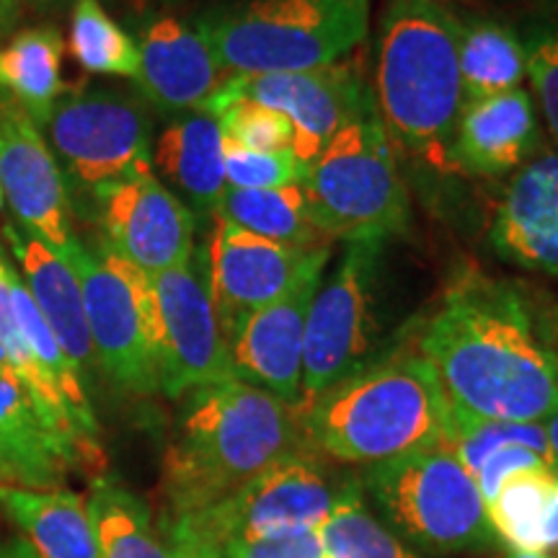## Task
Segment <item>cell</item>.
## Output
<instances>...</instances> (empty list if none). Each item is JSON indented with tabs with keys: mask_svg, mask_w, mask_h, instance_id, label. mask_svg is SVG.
Wrapping results in <instances>:
<instances>
[{
	"mask_svg": "<svg viewBox=\"0 0 558 558\" xmlns=\"http://www.w3.org/2000/svg\"><path fill=\"white\" fill-rule=\"evenodd\" d=\"M73 469H78L73 452L47 427L0 344V486H65Z\"/></svg>",
	"mask_w": 558,
	"mask_h": 558,
	"instance_id": "44dd1931",
	"label": "cell"
},
{
	"mask_svg": "<svg viewBox=\"0 0 558 558\" xmlns=\"http://www.w3.org/2000/svg\"><path fill=\"white\" fill-rule=\"evenodd\" d=\"M179 401L160 473L166 520L218 505L282 458L308 450L295 409L251 383H209Z\"/></svg>",
	"mask_w": 558,
	"mask_h": 558,
	"instance_id": "7a4b0ae2",
	"label": "cell"
},
{
	"mask_svg": "<svg viewBox=\"0 0 558 558\" xmlns=\"http://www.w3.org/2000/svg\"><path fill=\"white\" fill-rule=\"evenodd\" d=\"M0 512L34 558H101L88 501L68 486H0Z\"/></svg>",
	"mask_w": 558,
	"mask_h": 558,
	"instance_id": "603a6c76",
	"label": "cell"
},
{
	"mask_svg": "<svg viewBox=\"0 0 558 558\" xmlns=\"http://www.w3.org/2000/svg\"><path fill=\"white\" fill-rule=\"evenodd\" d=\"M26 3L37 5V9H52V5H60V3H65V0H26Z\"/></svg>",
	"mask_w": 558,
	"mask_h": 558,
	"instance_id": "ab89813d",
	"label": "cell"
},
{
	"mask_svg": "<svg viewBox=\"0 0 558 558\" xmlns=\"http://www.w3.org/2000/svg\"><path fill=\"white\" fill-rule=\"evenodd\" d=\"M450 403L418 354L360 367L298 414L305 448L341 463H386L445 445Z\"/></svg>",
	"mask_w": 558,
	"mask_h": 558,
	"instance_id": "277c9868",
	"label": "cell"
},
{
	"mask_svg": "<svg viewBox=\"0 0 558 558\" xmlns=\"http://www.w3.org/2000/svg\"><path fill=\"white\" fill-rule=\"evenodd\" d=\"M158 393L179 401L194 388L235 378L207 282L205 246L179 267L150 275Z\"/></svg>",
	"mask_w": 558,
	"mask_h": 558,
	"instance_id": "30bf717a",
	"label": "cell"
},
{
	"mask_svg": "<svg viewBox=\"0 0 558 558\" xmlns=\"http://www.w3.org/2000/svg\"><path fill=\"white\" fill-rule=\"evenodd\" d=\"M45 128L70 177L90 190L153 171L148 114L143 104L120 90L78 88L62 94Z\"/></svg>",
	"mask_w": 558,
	"mask_h": 558,
	"instance_id": "7c38bea8",
	"label": "cell"
},
{
	"mask_svg": "<svg viewBox=\"0 0 558 558\" xmlns=\"http://www.w3.org/2000/svg\"><path fill=\"white\" fill-rule=\"evenodd\" d=\"M233 99L262 104V107L288 117L295 130L292 150L305 163H311L344 124L362 120L367 114H378V104L369 94L367 83L347 62L305 70V73L226 78L199 111Z\"/></svg>",
	"mask_w": 558,
	"mask_h": 558,
	"instance_id": "4fadbf2b",
	"label": "cell"
},
{
	"mask_svg": "<svg viewBox=\"0 0 558 558\" xmlns=\"http://www.w3.org/2000/svg\"><path fill=\"white\" fill-rule=\"evenodd\" d=\"M68 47L73 60L90 75L137 78V41L104 11L99 0H73Z\"/></svg>",
	"mask_w": 558,
	"mask_h": 558,
	"instance_id": "4dcf8cb0",
	"label": "cell"
},
{
	"mask_svg": "<svg viewBox=\"0 0 558 558\" xmlns=\"http://www.w3.org/2000/svg\"><path fill=\"white\" fill-rule=\"evenodd\" d=\"M318 538L329 558H418L369 512L354 481L337 488Z\"/></svg>",
	"mask_w": 558,
	"mask_h": 558,
	"instance_id": "f546056e",
	"label": "cell"
},
{
	"mask_svg": "<svg viewBox=\"0 0 558 558\" xmlns=\"http://www.w3.org/2000/svg\"><path fill=\"white\" fill-rule=\"evenodd\" d=\"M329 259L331 251L320 254L298 279L295 288L264 308L248 313L228 337L230 367L235 378L267 390L292 409L298 407L303 383L305 324Z\"/></svg>",
	"mask_w": 558,
	"mask_h": 558,
	"instance_id": "2e32d148",
	"label": "cell"
},
{
	"mask_svg": "<svg viewBox=\"0 0 558 558\" xmlns=\"http://www.w3.org/2000/svg\"><path fill=\"white\" fill-rule=\"evenodd\" d=\"M499 558H550V556H535V554H514V550H509L507 556H499Z\"/></svg>",
	"mask_w": 558,
	"mask_h": 558,
	"instance_id": "60d3db41",
	"label": "cell"
},
{
	"mask_svg": "<svg viewBox=\"0 0 558 558\" xmlns=\"http://www.w3.org/2000/svg\"><path fill=\"white\" fill-rule=\"evenodd\" d=\"M226 153V179L230 190H284L303 186L308 163L295 156V150H246L222 140Z\"/></svg>",
	"mask_w": 558,
	"mask_h": 558,
	"instance_id": "d6a6232c",
	"label": "cell"
},
{
	"mask_svg": "<svg viewBox=\"0 0 558 558\" xmlns=\"http://www.w3.org/2000/svg\"><path fill=\"white\" fill-rule=\"evenodd\" d=\"M26 0H0V45L16 29L21 13H24Z\"/></svg>",
	"mask_w": 558,
	"mask_h": 558,
	"instance_id": "d590c367",
	"label": "cell"
},
{
	"mask_svg": "<svg viewBox=\"0 0 558 558\" xmlns=\"http://www.w3.org/2000/svg\"><path fill=\"white\" fill-rule=\"evenodd\" d=\"M383 241H352L339 267L320 279L305 324L303 383L295 414L308 409L320 393L357 373L373 329V284Z\"/></svg>",
	"mask_w": 558,
	"mask_h": 558,
	"instance_id": "8fae6325",
	"label": "cell"
},
{
	"mask_svg": "<svg viewBox=\"0 0 558 558\" xmlns=\"http://www.w3.org/2000/svg\"><path fill=\"white\" fill-rule=\"evenodd\" d=\"M0 190L19 226L52 251L68 248L73 213L58 158L37 122L9 96L0 94Z\"/></svg>",
	"mask_w": 558,
	"mask_h": 558,
	"instance_id": "e0dca14e",
	"label": "cell"
},
{
	"mask_svg": "<svg viewBox=\"0 0 558 558\" xmlns=\"http://www.w3.org/2000/svg\"><path fill=\"white\" fill-rule=\"evenodd\" d=\"M153 163L197 213L218 215L228 192L222 132L205 111L179 117L160 132Z\"/></svg>",
	"mask_w": 558,
	"mask_h": 558,
	"instance_id": "cb8c5ba5",
	"label": "cell"
},
{
	"mask_svg": "<svg viewBox=\"0 0 558 558\" xmlns=\"http://www.w3.org/2000/svg\"><path fill=\"white\" fill-rule=\"evenodd\" d=\"M373 0H235L194 24L220 73H305L337 65L365 41Z\"/></svg>",
	"mask_w": 558,
	"mask_h": 558,
	"instance_id": "5b68a950",
	"label": "cell"
},
{
	"mask_svg": "<svg viewBox=\"0 0 558 558\" xmlns=\"http://www.w3.org/2000/svg\"><path fill=\"white\" fill-rule=\"evenodd\" d=\"M62 52L60 32L50 24L26 26L0 45V94L16 101L37 128H45L65 90Z\"/></svg>",
	"mask_w": 558,
	"mask_h": 558,
	"instance_id": "484cf974",
	"label": "cell"
},
{
	"mask_svg": "<svg viewBox=\"0 0 558 558\" xmlns=\"http://www.w3.org/2000/svg\"><path fill=\"white\" fill-rule=\"evenodd\" d=\"M205 114L215 117L220 124L222 140L230 145H239V148L275 153L292 150V145H295V130H292L288 117L262 107V104L233 99L207 107Z\"/></svg>",
	"mask_w": 558,
	"mask_h": 558,
	"instance_id": "1f68e13d",
	"label": "cell"
},
{
	"mask_svg": "<svg viewBox=\"0 0 558 558\" xmlns=\"http://www.w3.org/2000/svg\"><path fill=\"white\" fill-rule=\"evenodd\" d=\"M546 339H548V344L554 347V352L558 354V311L554 313V318H550V324L546 329Z\"/></svg>",
	"mask_w": 558,
	"mask_h": 558,
	"instance_id": "f35d334b",
	"label": "cell"
},
{
	"mask_svg": "<svg viewBox=\"0 0 558 558\" xmlns=\"http://www.w3.org/2000/svg\"><path fill=\"white\" fill-rule=\"evenodd\" d=\"M153 3H179V0H153Z\"/></svg>",
	"mask_w": 558,
	"mask_h": 558,
	"instance_id": "b9f144b4",
	"label": "cell"
},
{
	"mask_svg": "<svg viewBox=\"0 0 558 558\" xmlns=\"http://www.w3.org/2000/svg\"><path fill=\"white\" fill-rule=\"evenodd\" d=\"M422 357L463 414L543 422L558 403V354L518 292L492 279L450 288L422 333Z\"/></svg>",
	"mask_w": 558,
	"mask_h": 558,
	"instance_id": "6da1fadb",
	"label": "cell"
},
{
	"mask_svg": "<svg viewBox=\"0 0 558 558\" xmlns=\"http://www.w3.org/2000/svg\"><path fill=\"white\" fill-rule=\"evenodd\" d=\"M101 243L145 275L173 269L194 254V213L153 171L107 181L94 190Z\"/></svg>",
	"mask_w": 558,
	"mask_h": 558,
	"instance_id": "5bb4252c",
	"label": "cell"
},
{
	"mask_svg": "<svg viewBox=\"0 0 558 558\" xmlns=\"http://www.w3.org/2000/svg\"><path fill=\"white\" fill-rule=\"evenodd\" d=\"M494 535L514 554L558 550V469H527L501 481L486 505Z\"/></svg>",
	"mask_w": 558,
	"mask_h": 558,
	"instance_id": "d4e9b609",
	"label": "cell"
},
{
	"mask_svg": "<svg viewBox=\"0 0 558 558\" xmlns=\"http://www.w3.org/2000/svg\"><path fill=\"white\" fill-rule=\"evenodd\" d=\"M535 101L525 88L465 101L452 137V169L476 177H505L527 163L538 148Z\"/></svg>",
	"mask_w": 558,
	"mask_h": 558,
	"instance_id": "ffe728a7",
	"label": "cell"
},
{
	"mask_svg": "<svg viewBox=\"0 0 558 558\" xmlns=\"http://www.w3.org/2000/svg\"><path fill=\"white\" fill-rule=\"evenodd\" d=\"M5 246L11 248L13 259L24 271V284L37 303L47 326H50L54 339L65 357L70 360L81 380L86 383L96 369V354L90 344L86 308H83V292L75 271L68 267L58 251H52L45 241L34 239L24 228L5 222L3 226Z\"/></svg>",
	"mask_w": 558,
	"mask_h": 558,
	"instance_id": "7402d4cb",
	"label": "cell"
},
{
	"mask_svg": "<svg viewBox=\"0 0 558 558\" xmlns=\"http://www.w3.org/2000/svg\"><path fill=\"white\" fill-rule=\"evenodd\" d=\"M527 78L546 120L550 135L558 140V26H550L527 45Z\"/></svg>",
	"mask_w": 558,
	"mask_h": 558,
	"instance_id": "836d02e7",
	"label": "cell"
},
{
	"mask_svg": "<svg viewBox=\"0 0 558 558\" xmlns=\"http://www.w3.org/2000/svg\"><path fill=\"white\" fill-rule=\"evenodd\" d=\"M303 192L313 226L329 241H386L411 222L407 184L378 114L344 124L324 145Z\"/></svg>",
	"mask_w": 558,
	"mask_h": 558,
	"instance_id": "8992f818",
	"label": "cell"
},
{
	"mask_svg": "<svg viewBox=\"0 0 558 558\" xmlns=\"http://www.w3.org/2000/svg\"><path fill=\"white\" fill-rule=\"evenodd\" d=\"M60 256L81 282L96 367L122 393H158L150 275L107 243L88 248L73 239Z\"/></svg>",
	"mask_w": 558,
	"mask_h": 558,
	"instance_id": "9c48e42d",
	"label": "cell"
},
{
	"mask_svg": "<svg viewBox=\"0 0 558 558\" xmlns=\"http://www.w3.org/2000/svg\"><path fill=\"white\" fill-rule=\"evenodd\" d=\"M171 554H173V558H186L184 554H177V550H171Z\"/></svg>",
	"mask_w": 558,
	"mask_h": 558,
	"instance_id": "7bdbcfd3",
	"label": "cell"
},
{
	"mask_svg": "<svg viewBox=\"0 0 558 558\" xmlns=\"http://www.w3.org/2000/svg\"><path fill=\"white\" fill-rule=\"evenodd\" d=\"M543 429H546L550 452H554V458L558 460V403L554 407V411L543 418Z\"/></svg>",
	"mask_w": 558,
	"mask_h": 558,
	"instance_id": "74e56055",
	"label": "cell"
},
{
	"mask_svg": "<svg viewBox=\"0 0 558 558\" xmlns=\"http://www.w3.org/2000/svg\"><path fill=\"white\" fill-rule=\"evenodd\" d=\"M207 558H329V556H326L324 546H320L318 533H305V535H295V538L235 543V546L220 548L218 554Z\"/></svg>",
	"mask_w": 558,
	"mask_h": 558,
	"instance_id": "e575fe53",
	"label": "cell"
},
{
	"mask_svg": "<svg viewBox=\"0 0 558 558\" xmlns=\"http://www.w3.org/2000/svg\"><path fill=\"white\" fill-rule=\"evenodd\" d=\"M88 514L101 558H173L169 543L153 527L145 501L111 476L94 478Z\"/></svg>",
	"mask_w": 558,
	"mask_h": 558,
	"instance_id": "83f0119b",
	"label": "cell"
},
{
	"mask_svg": "<svg viewBox=\"0 0 558 558\" xmlns=\"http://www.w3.org/2000/svg\"><path fill=\"white\" fill-rule=\"evenodd\" d=\"M3 202H5V199H3V190H0V207H3Z\"/></svg>",
	"mask_w": 558,
	"mask_h": 558,
	"instance_id": "ee69618b",
	"label": "cell"
},
{
	"mask_svg": "<svg viewBox=\"0 0 558 558\" xmlns=\"http://www.w3.org/2000/svg\"><path fill=\"white\" fill-rule=\"evenodd\" d=\"M365 486L390 527L416 546L469 550L494 543L476 478L445 445L369 465Z\"/></svg>",
	"mask_w": 558,
	"mask_h": 558,
	"instance_id": "ba28073f",
	"label": "cell"
},
{
	"mask_svg": "<svg viewBox=\"0 0 558 558\" xmlns=\"http://www.w3.org/2000/svg\"><path fill=\"white\" fill-rule=\"evenodd\" d=\"M463 19L445 0H386L378 21L375 104L390 140L452 169V137L463 111Z\"/></svg>",
	"mask_w": 558,
	"mask_h": 558,
	"instance_id": "3957f363",
	"label": "cell"
},
{
	"mask_svg": "<svg viewBox=\"0 0 558 558\" xmlns=\"http://www.w3.org/2000/svg\"><path fill=\"white\" fill-rule=\"evenodd\" d=\"M137 83L145 99L163 111H199L220 86V68L197 24L156 16L137 41Z\"/></svg>",
	"mask_w": 558,
	"mask_h": 558,
	"instance_id": "d6986e66",
	"label": "cell"
},
{
	"mask_svg": "<svg viewBox=\"0 0 558 558\" xmlns=\"http://www.w3.org/2000/svg\"><path fill=\"white\" fill-rule=\"evenodd\" d=\"M0 558H34V554L29 550V546H26V543L16 535V538L0 541Z\"/></svg>",
	"mask_w": 558,
	"mask_h": 558,
	"instance_id": "8d00e7d4",
	"label": "cell"
},
{
	"mask_svg": "<svg viewBox=\"0 0 558 558\" xmlns=\"http://www.w3.org/2000/svg\"><path fill=\"white\" fill-rule=\"evenodd\" d=\"M218 215L248 233L284 246L305 251L331 246L329 239L313 226L303 186H284V190H230L228 186Z\"/></svg>",
	"mask_w": 558,
	"mask_h": 558,
	"instance_id": "f1b7e54d",
	"label": "cell"
},
{
	"mask_svg": "<svg viewBox=\"0 0 558 558\" xmlns=\"http://www.w3.org/2000/svg\"><path fill=\"white\" fill-rule=\"evenodd\" d=\"M337 497L308 450L282 458L218 505L166 520V543L177 554L207 558L235 543L318 533Z\"/></svg>",
	"mask_w": 558,
	"mask_h": 558,
	"instance_id": "52a82bcc",
	"label": "cell"
},
{
	"mask_svg": "<svg viewBox=\"0 0 558 558\" xmlns=\"http://www.w3.org/2000/svg\"><path fill=\"white\" fill-rule=\"evenodd\" d=\"M525 78L527 45L518 34L499 21H463V29H460V81H463L465 101L488 99V96L522 88Z\"/></svg>",
	"mask_w": 558,
	"mask_h": 558,
	"instance_id": "4316f807",
	"label": "cell"
},
{
	"mask_svg": "<svg viewBox=\"0 0 558 558\" xmlns=\"http://www.w3.org/2000/svg\"><path fill=\"white\" fill-rule=\"evenodd\" d=\"M331 246L313 251L284 246L215 215L213 233L205 243V262L209 292L226 341L248 313L295 288L298 279Z\"/></svg>",
	"mask_w": 558,
	"mask_h": 558,
	"instance_id": "9a60e30c",
	"label": "cell"
},
{
	"mask_svg": "<svg viewBox=\"0 0 558 558\" xmlns=\"http://www.w3.org/2000/svg\"><path fill=\"white\" fill-rule=\"evenodd\" d=\"M488 243L514 267L558 275V153L527 160L501 194Z\"/></svg>",
	"mask_w": 558,
	"mask_h": 558,
	"instance_id": "ac0fdd59",
	"label": "cell"
}]
</instances>
